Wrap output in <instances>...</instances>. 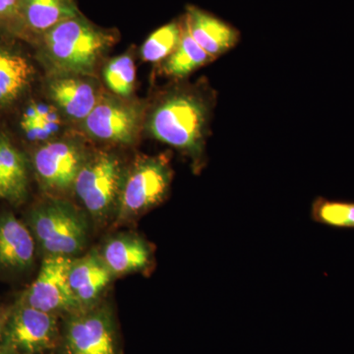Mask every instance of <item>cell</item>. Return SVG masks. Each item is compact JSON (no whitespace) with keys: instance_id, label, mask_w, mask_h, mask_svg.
<instances>
[{"instance_id":"cell-1","label":"cell","mask_w":354,"mask_h":354,"mask_svg":"<svg viewBox=\"0 0 354 354\" xmlns=\"http://www.w3.org/2000/svg\"><path fill=\"white\" fill-rule=\"evenodd\" d=\"M213 102L212 93L206 95L191 90L169 93L151 114V134L199 162L205 151Z\"/></svg>"},{"instance_id":"cell-2","label":"cell","mask_w":354,"mask_h":354,"mask_svg":"<svg viewBox=\"0 0 354 354\" xmlns=\"http://www.w3.org/2000/svg\"><path fill=\"white\" fill-rule=\"evenodd\" d=\"M51 64L64 73L87 74L106 50L115 36L80 14L53 27L41 37Z\"/></svg>"},{"instance_id":"cell-3","label":"cell","mask_w":354,"mask_h":354,"mask_svg":"<svg viewBox=\"0 0 354 354\" xmlns=\"http://www.w3.org/2000/svg\"><path fill=\"white\" fill-rule=\"evenodd\" d=\"M32 228L48 256L73 257L88 239V223L69 203L53 200L32 212Z\"/></svg>"},{"instance_id":"cell-4","label":"cell","mask_w":354,"mask_h":354,"mask_svg":"<svg viewBox=\"0 0 354 354\" xmlns=\"http://www.w3.org/2000/svg\"><path fill=\"white\" fill-rule=\"evenodd\" d=\"M172 180V171L165 156L140 158L127 178L120 194V215L130 218L164 201Z\"/></svg>"},{"instance_id":"cell-5","label":"cell","mask_w":354,"mask_h":354,"mask_svg":"<svg viewBox=\"0 0 354 354\" xmlns=\"http://www.w3.org/2000/svg\"><path fill=\"white\" fill-rule=\"evenodd\" d=\"M122 183V169L115 156L99 153L87 158L73 188L88 213L95 218H102L120 198Z\"/></svg>"},{"instance_id":"cell-6","label":"cell","mask_w":354,"mask_h":354,"mask_svg":"<svg viewBox=\"0 0 354 354\" xmlns=\"http://www.w3.org/2000/svg\"><path fill=\"white\" fill-rule=\"evenodd\" d=\"M62 354H118L115 325L106 307L70 314L59 342Z\"/></svg>"},{"instance_id":"cell-7","label":"cell","mask_w":354,"mask_h":354,"mask_svg":"<svg viewBox=\"0 0 354 354\" xmlns=\"http://www.w3.org/2000/svg\"><path fill=\"white\" fill-rule=\"evenodd\" d=\"M6 351L18 354H46L60 342L57 315L23 304L3 330Z\"/></svg>"},{"instance_id":"cell-8","label":"cell","mask_w":354,"mask_h":354,"mask_svg":"<svg viewBox=\"0 0 354 354\" xmlns=\"http://www.w3.org/2000/svg\"><path fill=\"white\" fill-rule=\"evenodd\" d=\"M72 261L73 258L65 256H46L38 277L28 290L25 304L55 315L73 314L84 309L69 283Z\"/></svg>"},{"instance_id":"cell-9","label":"cell","mask_w":354,"mask_h":354,"mask_svg":"<svg viewBox=\"0 0 354 354\" xmlns=\"http://www.w3.org/2000/svg\"><path fill=\"white\" fill-rule=\"evenodd\" d=\"M85 153L78 144L70 140L50 142L41 147L34 157V167L39 181L48 190L64 192L73 188Z\"/></svg>"},{"instance_id":"cell-10","label":"cell","mask_w":354,"mask_h":354,"mask_svg":"<svg viewBox=\"0 0 354 354\" xmlns=\"http://www.w3.org/2000/svg\"><path fill=\"white\" fill-rule=\"evenodd\" d=\"M139 109L114 100L97 102L84 120L88 134L114 143L129 144L136 138L140 125Z\"/></svg>"},{"instance_id":"cell-11","label":"cell","mask_w":354,"mask_h":354,"mask_svg":"<svg viewBox=\"0 0 354 354\" xmlns=\"http://www.w3.org/2000/svg\"><path fill=\"white\" fill-rule=\"evenodd\" d=\"M183 17L191 36L214 59L225 55L241 41V32L236 28L199 7L187 6Z\"/></svg>"},{"instance_id":"cell-12","label":"cell","mask_w":354,"mask_h":354,"mask_svg":"<svg viewBox=\"0 0 354 354\" xmlns=\"http://www.w3.org/2000/svg\"><path fill=\"white\" fill-rule=\"evenodd\" d=\"M113 277L102 256L97 252L73 259L69 270L70 286L82 308H88L94 304Z\"/></svg>"},{"instance_id":"cell-13","label":"cell","mask_w":354,"mask_h":354,"mask_svg":"<svg viewBox=\"0 0 354 354\" xmlns=\"http://www.w3.org/2000/svg\"><path fill=\"white\" fill-rule=\"evenodd\" d=\"M80 14L74 0H22L23 37L41 38L59 23Z\"/></svg>"},{"instance_id":"cell-14","label":"cell","mask_w":354,"mask_h":354,"mask_svg":"<svg viewBox=\"0 0 354 354\" xmlns=\"http://www.w3.org/2000/svg\"><path fill=\"white\" fill-rule=\"evenodd\" d=\"M35 242L28 228L12 215L0 218V267L24 270L34 261Z\"/></svg>"},{"instance_id":"cell-15","label":"cell","mask_w":354,"mask_h":354,"mask_svg":"<svg viewBox=\"0 0 354 354\" xmlns=\"http://www.w3.org/2000/svg\"><path fill=\"white\" fill-rule=\"evenodd\" d=\"M151 255L148 244L132 235H121L109 239L101 254L113 276L146 269L150 265Z\"/></svg>"},{"instance_id":"cell-16","label":"cell","mask_w":354,"mask_h":354,"mask_svg":"<svg viewBox=\"0 0 354 354\" xmlns=\"http://www.w3.org/2000/svg\"><path fill=\"white\" fill-rule=\"evenodd\" d=\"M50 95L73 120H85L99 102L95 88L90 83L70 77L55 79L50 84Z\"/></svg>"},{"instance_id":"cell-17","label":"cell","mask_w":354,"mask_h":354,"mask_svg":"<svg viewBox=\"0 0 354 354\" xmlns=\"http://www.w3.org/2000/svg\"><path fill=\"white\" fill-rule=\"evenodd\" d=\"M32 68L24 57L0 46V106L17 100L29 85Z\"/></svg>"},{"instance_id":"cell-18","label":"cell","mask_w":354,"mask_h":354,"mask_svg":"<svg viewBox=\"0 0 354 354\" xmlns=\"http://www.w3.org/2000/svg\"><path fill=\"white\" fill-rule=\"evenodd\" d=\"M181 28L183 32L180 43L176 50L165 59L162 66L167 75L176 78H184L195 70L215 60L191 36L184 17L181 19Z\"/></svg>"},{"instance_id":"cell-19","label":"cell","mask_w":354,"mask_h":354,"mask_svg":"<svg viewBox=\"0 0 354 354\" xmlns=\"http://www.w3.org/2000/svg\"><path fill=\"white\" fill-rule=\"evenodd\" d=\"M0 169L8 184L12 202L22 201L27 193L28 184L24 157L3 136H0Z\"/></svg>"},{"instance_id":"cell-20","label":"cell","mask_w":354,"mask_h":354,"mask_svg":"<svg viewBox=\"0 0 354 354\" xmlns=\"http://www.w3.org/2000/svg\"><path fill=\"white\" fill-rule=\"evenodd\" d=\"M181 21L169 23L156 30L142 46L141 55L147 62L167 59L180 43Z\"/></svg>"},{"instance_id":"cell-21","label":"cell","mask_w":354,"mask_h":354,"mask_svg":"<svg viewBox=\"0 0 354 354\" xmlns=\"http://www.w3.org/2000/svg\"><path fill=\"white\" fill-rule=\"evenodd\" d=\"M312 216L330 227L354 228V203L317 198L312 206Z\"/></svg>"},{"instance_id":"cell-22","label":"cell","mask_w":354,"mask_h":354,"mask_svg":"<svg viewBox=\"0 0 354 354\" xmlns=\"http://www.w3.org/2000/svg\"><path fill=\"white\" fill-rule=\"evenodd\" d=\"M104 79L109 88L121 97L131 94L136 80V68L129 55H121L111 60L104 69Z\"/></svg>"},{"instance_id":"cell-23","label":"cell","mask_w":354,"mask_h":354,"mask_svg":"<svg viewBox=\"0 0 354 354\" xmlns=\"http://www.w3.org/2000/svg\"><path fill=\"white\" fill-rule=\"evenodd\" d=\"M0 35L23 37L22 0H0Z\"/></svg>"},{"instance_id":"cell-24","label":"cell","mask_w":354,"mask_h":354,"mask_svg":"<svg viewBox=\"0 0 354 354\" xmlns=\"http://www.w3.org/2000/svg\"><path fill=\"white\" fill-rule=\"evenodd\" d=\"M21 125L28 139L31 141H46L55 136L58 131L57 127L46 121L22 120Z\"/></svg>"},{"instance_id":"cell-25","label":"cell","mask_w":354,"mask_h":354,"mask_svg":"<svg viewBox=\"0 0 354 354\" xmlns=\"http://www.w3.org/2000/svg\"><path fill=\"white\" fill-rule=\"evenodd\" d=\"M51 106L43 104H32L26 109L23 120L41 121L50 113Z\"/></svg>"},{"instance_id":"cell-26","label":"cell","mask_w":354,"mask_h":354,"mask_svg":"<svg viewBox=\"0 0 354 354\" xmlns=\"http://www.w3.org/2000/svg\"><path fill=\"white\" fill-rule=\"evenodd\" d=\"M0 198H3V199L12 202L10 189H9L8 184L6 183V177L2 174L1 169H0Z\"/></svg>"},{"instance_id":"cell-27","label":"cell","mask_w":354,"mask_h":354,"mask_svg":"<svg viewBox=\"0 0 354 354\" xmlns=\"http://www.w3.org/2000/svg\"><path fill=\"white\" fill-rule=\"evenodd\" d=\"M0 354H18V353H9V351H6V353H2Z\"/></svg>"}]
</instances>
